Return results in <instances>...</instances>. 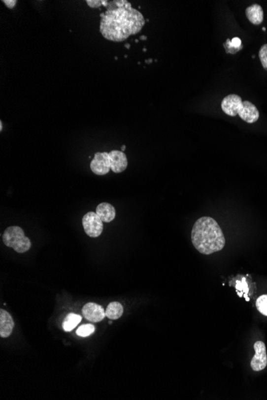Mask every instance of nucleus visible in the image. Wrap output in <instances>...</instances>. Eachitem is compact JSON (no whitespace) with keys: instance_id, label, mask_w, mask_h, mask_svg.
I'll return each mask as SVG.
<instances>
[{"instance_id":"24","label":"nucleus","mask_w":267,"mask_h":400,"mask_svg":"<svg viewBox=\"0 0 267 400\" xmlns=\"http://www.w3.org/2000/svg\"><path fill=\"white\" fill-rule=\"evenodd\" d=\"M125 47L126 48L130 49V47H131V45H130L129 43H127V44H125Z\"/></svg>"},{"instance_id":"2","label":"nucleus","mask_w":267,"mask_h":400,"mask_svg":"<svg viewBox=\"0 0 267 400\" xmlns=\"http://www.w3.org/2000/svg\"><path fill=\"white\" fill-rule=\"evenodd\" d=\"M191 241L198 252L204 255L223 250L226 244L223 230L210 217H202L195 221L191 231Z\"/></svg>"},{"instance_id":"11","label":"nucleus","mask_w":267,"mask_h":400,"mask_svg":"<svg viewBox=\"0 0 267 400\" xmlns=\"http://www.w3.org/2000/svg\"><path fill=\"white\" fill-rule=\"evenodd\" d=\"M96 213L101 218L102 222L109 223L115 219L116 211L112 204L107 202H102L96 207Z\"/></svg>"},{"instance_id":"21","label":"nucleus","mask_w":267,"mask_h":400,"mask_svg":"<svg viewBox=\"0 0 267 400\" xmlns=\"http://www.w3.org/2000/svg\"><path fill=\"white\" fill-rule=\"evenodd\" d=\"M139 39L141 41H146V39H147V37H146V36L145 35H142L141 36V37H140Z\"/></svg>"},{"instance_id":"20","label":"nucleus","mask_w":267,"mask_h":400,"mask_svg":"<svg viewBox=\"0 0 267 400\" xmlns=\"http://www.w3.org/2000/svg\"><path fill=\"white\" fill-rule=\"evenodd\" d=\"M2 2L6 5L9 9H13L17 4L16 0H2Z\"/></svg>"},{"instance_id":"12","label":"nucleus","mask_w":267,"mask_h":400,"mask_svg":"<svg viewBox=\"0 0 267 400\" xmlns=\"http://www.w3.org/2000/svg\"><path fill=\"white\" fill-rule=\"evenodd\" d=\"M246 18L254 25H260L264 19L263 9L259 4L250 5L246 10Z\"/></svg>"},{"instance_id":"3","label":"nucleus","mask_w":267,"mask_h":400,"mask_svg":"<svg viewBox=\"0 0 267 400\" xmlns=\"http://www.w3.org/2000/svg\"><path fill=\"white\" fill-rule=\"evenodd\" d=\"M221 107L227 115L231 117L238 115L249 124L255 123L260 117L259 110L254 104L249 101H242L239 95L234 94L225 97L221 103Z\"/></svg>"},{"instance_id":"4","label":"nucleus","mask_w":267,"mask_h":400,"mask_svg":"<svg viewBox=\"0 0 267 400\" xmlns=\"http://www.w3.org/2000/svg\"><path fill=\"white\" fill-rule=\"evenodd\" d=\"M2 241L6 247L12 248L18 253H26L32 248V241L19 226H10L5 230Z\"/></svg>"},{"instance_id":"7","label":"nucleus","mask_w":267,"mask_h":400,"mask_svg":"<svg viewBox=\"0 0 267 400\" xmlns=\"http://www.w3.org/2000/svg\"><path fill=\"white\" fill-rule=\"evenodd\" d=\"M255 355L251 360L250 367L253 371H261L267 366V354L266 344L263 341H257L254 345Z\"/></svg>"},{"instance_id":"19","label":"nucleus","mask_w":267,"mask_h":400,"mask_svg":"<svg viewBox=\"0 0 267 400\" xmlns=\"http://www.w3.org/2000/svg\"><path fill=\"white\" fill-rule=\"evenodd\" d=\"M86 2L91 8H100L102 6L101 0H87Z\"/></svg>"},{"instance_id":"15","label":"nucleus","mask_w":267,"mask_h":400,"mask_svg":"<svg viewBox=\"0 0 267 400\" xmlns=\"http://www.w3.org/2000/svg\"><path fill=\"white\" fill-rule=\"evenodd\" d=\"M82 320V316L77 314L70 313L67 315L63 324V329L65 332H70L79 325Z\"/></svg>"},{"instance_id":"17","label":"nucleus","mask_w":267,"mask_h":400,"mask_svg":"<svg viewBox=\"0 0 267 400\" xmlns=\"http://www.w3.org/2000/svg\"><path fill=\"white\" fill-rule=\"evenodd\" d=\"M256 307L260 313L267 316V295H263L258 298Z\"/></svg>"},{"instance_id":"8","label":"nucleus","mask_w":267,"mask_h":400,"mask_svg":"<svg viewBox=\"0 0 267 400\" xmlns=\"http://www.w3.org/2000/svg\"><path fill=\"white\" fill-rule=\"evenodd\" d=\"M82 312L83 316L91 322H100L106 316L103 307L96 303H87L83 306Z\"/></svg>"},{"instance_id":"10","label":"nucleus","mask_w":267,"mask_h":400,"mask_svg":"<svg viewBox=\"0 0 267 400\" xmlns=\"http://www.w3.org/2000/svg\"><path fill=\"white\" fill-rule=\"evenodd\" d=\"M15 323L12 317L5 310H0V336L7 338L12 333Z\"/></svg>"},{"instance_id":"1","label":"nucleus","mask_w":267,"mask_h":400,"mask_svg":"<svg viewBox=\"0 0 267 400\" xmlns=\"http://www.w3.org/2000/svg\"><path fill=\"white\" fill-rule=\"evenodd\" d=\"M107 10L100 14V32L104 38L119 42L137 34L146 24L142 13L127 0L109 2Z\"/></svg>"},{"instance_id":"22","label":"nucleus","mask_w":267,"mask_h":400,"mask_svg":"<svg viewBox=\"0 0 267 400\" xmlns=\"http://www.w3.org/2000/svg\"><path fill=\"white\" fill-rule=\"evenodd\" d=\"M152 62L153 60L151 59H147V60H146V64H151V63H152Z\"/></svg>"},{"instance_id":"5","label":"nucleus","mask_w":267,"mask_h":400,"mask_svg":"<svg viewBox=\"0 0 267 400\" xmlns=\"http://www.w3.org/2000/svg\"><path fill=\"white\" fill-rule=\"evenodd\" d=\"M83 229L87 236L90 237L96 238L102 234L103 230V222L95 212H89L83 216Z\"/></svg>"},{"instance_id":"23","label":"nucleus","mask_w":267,"mask_h":400,"mask_svg":"<svg viewBox=\"0 0 267 400\" xmlns=\"http://www.w3.org/2000/svg\"><path fill=\"white\" fill-rule=\"evenodd\" d=\"M2 131V122H0V131Z\"/></svg>"},{"instance_id":"25","label":"nucleus","mask_w":267,"mask_h":400,"mask_svg":"<svg viewBox=\"0 0 267 400\" xmlns=\"http://www.w3.org/2000/svg\"><path fill=\"white\" fill-rule=\"evenodd\" d=\"M122 151H124L126 150V145H123L121 148Z\"/></svg>"},{"instance_id":"14","label":"nucleus","mask_w":267,"mask_h":400,"mask_svg":"<svg viewBox=\"0 0 267 400\" xmlns=\"http://www.w3.org/2000/svg\"><path fill=\"white\" fill-rule=\"evenodd\" d=\"M223 47H224L227 54L235 55L236 53L242 51L243 45H242V40L238 37H234L231 40L229 38L227 39L226 42L223 43Z\"/></svg>"},{"instance_id":"13","label":"nucleus","mask_w":267,"mask_h":400,"mask_svg":"<svg viewBox=\"0 0 267 400\" xmlns=\"http://www.w3.org/2000/svg\"><path fill=\"white\" fill-rule=\"evenodd\" d=\"M106 316L110 320H118L123 314V307L119 302H111L105 310Z\"/></svg>"},{"instance_id":"26","label":"nucleus","mask_w":267,"mask_h":400,"mask_svg":"<svg viewBox=\"0 0 267 400\" xmlns=\"http://www.w3.org/2000/svg\"><path fill=\"white\" fill-rule=\"evenodd\" d=\"M263 32H266V28H263Z\"/></svg>"},{"instance_id":"18","label":"nucleus","mask_w":267,"mask_h":400,"mask_svg":"<svg viewBox=\"0 0 267 400\" xmlns=\"http://www.w3.org/2000/svg\"><path fill=\"white\" fill-rule=\"evenodd\" d=\"M259 55L263 67L267 70V44L263 45L260 48Z\"/></svg>"},{"instance_id":"27","label":"nucleus","mask_w":267,"mask_h":400,"mask_svg":"<svg viewBox=\"0 0 267 400\" xmlns=\"http://www.w3.org/2000/svg\"><path fill=\"white\" fill-rule=\"evenodd\" d=\"M138 41H139V40H138V39H135V42H136V43H138Z\"/></svg>"},{"instance_id":"9","label":"nucleus","mask_w":267,"mask_h":400,"mask_svg":"<svg viewBox=\"0 0 267 400\" xmlns=\"http://www.w3.org/2000/svg\"><path fill=\"white\" fill-rule=\"evenodd\" d=\"M110 160V169L115 173H122L128 168L127 155L120 150H111L109 153Z\"/></svg>"},{"instance_id":"6","label":"nucleus","mask_w":267,"mask_h":400,"mask_svg":"<svg viewBox=\"0 0 267 400\" xmlns=\"http://www.w3.org/2000/svg\"><path fill=\"white\" fill-rule=\"evenodd\" d=\"M91 169L95 174L103 176L110 170V160L107 152H98L91 161Z\"/></svg>"},{"instance_id":"16","label":"nucleus","mask_w":267,"mask_h":400,"mask_svg":"<svg viewBox=\"0 0 267 400\" xmlns=\"http://www.w3.org/2000/svg\"><path fill=\"white\" fill-rule=\"evenodd\" d=\"M96 332V328L93 325H83L77 329L76 334L81 337H87L93 334Z\"/></svg>"},{"instance_id":"28","label":"nucleus","mask_w":267,"mask_h":400,"mask_svg":"<svg viewBox=\"0 0 267 400\" xmlns=\"http://www.w3.org/2000/svg\"><path fill=\"white\" fill-rule=\"evenodd\" d=\"M142 51H144V52H146V48H144V49H143V50H142Z\"/></svg>"}]
</instances>
